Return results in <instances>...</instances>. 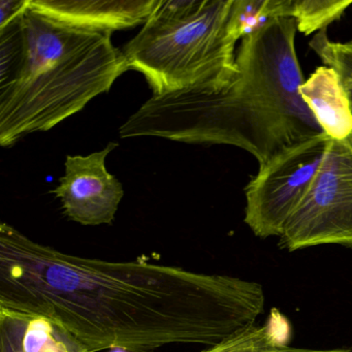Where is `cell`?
Segmentation results:
<instances>
[{
  "label": "cell",
  "mask_w": 352,
  "mask_h": 352,
  "mask_svg": "<svg viewBox=\"0 0 352 352\" xmlns=\"http://www.w3.org/2000/svg\"><path fill=\"white\" fill-rule=\"evenodd\" d=\"M0 308L50 317L88 352L217 345L254 325L263 286L139 258L110 261L40 244L0 224Z\"/></svg>",
  "instance_id": "obj_1"
},
{
  "label": "cell",
  "mask_w": 352,
  "mask_h": 352,
  "mask_svg": "<svg viewBox=\"0 0 352 352\" xmlns=\"http://www.w3.org/2000/svg\"><path fill=\"white\" fill-rule=\"evenodd\" d=\"M294 18H277L241 40L238 75L216 92L153 96L119 129L122 139L157 137L236 146L259 166L282 150L323 133L300 94Z\"/></svg>",
  "instance_id": "obj_2"
},
{
  "label": "cell",
  "mask_w": 352,
  "mask_h": 352,
  "mask_svg": "<svg viewBox=\"0 0 352 352\" xmlns=\"http://www.w3.org/2000/svg\"><path fill=\"white\" fill-rule=\"evenodd\" d=\"M23 52L0 80V145L48 131L110 91L129 71L111 34L65 25L28 11L21 17Z\"/></svg>",
  "instance_id": "obj_3"
},
{
  "label": "cell",
  "mask_w": 352,
  "mask_h": 352,
  "mask_svg": "<svg viewBox=\"0 0 352 352\" xmlns=\"http://www.w3.org/2000/svg\"><path fill=\"white\" fill-rule=\"evenodd\" d=\"M232 0H160L122 52L162 96L216 92L239 73L236 41L226 32Z\"/></svg>",
  "instance_id": "obj_4"
},
{
  "label": "cell",
  "mask_w": 352,
  "mask_h": 352,
  "mask_svg": "<svg viewBox=\"0 0 352 352\" xmlns=\"http://www.w3.org/2000/svg\"><path fill=\"white\" fill-rule=\"evenodd\" d=\"M352 248V133L331 140L324 160L280 236L289 251L318 245Z\"/></svg>",
  "instance_id": "obj_5"
},
{
  "label": "cell",
  "mask_w": 352,
  "mask_h": 352,
  "mask_svg": "<svg viewBox=\"0 0 352 352\" xmlns=\"http://www.w3.org/2000/svg\"><path fill=\"white\" fill-rule=\"evenodd\" d=\"M327 133L290 146L259 166L245 188V222L255 236H281L312 185L329 149Z\"/></svg>",
  "instance_id": "obj_6"
},
{
  "label": "cell",
  "mask_w": 352,
  "mask_h": 352,
  "mask_svg": "<svg viewBox=\"0 0 352 352\" xmlns=\"http://www.w3.org/2000/svg\"><path fill=\"white\" fill-rule=\"evenodd\" d=\"M116 147L118 144L110 143L87 156H67L65 176L52 192L60 199L69 219L86 226L114 221L124 190L107 170L106 158Z\"/></svg>",
  "instance_id": "obj_7"
},
{
  "label": "cell",
  "mask_w": 352,
  "mask_h": 352,
  "mask_svg": "<svg viewBox=\"0 0 352 352\" xmlns=\"http://www.w3.org/2000/svg\"><path fill=\"white\" fill-rule=\"evenodd\" d=\"M160 0H30L28 8L72 28L112 34L145 24Z\"/></svg>",
  "instance_id": "obj_8"
},
{
  "label": "cell",
  "mask_w": 352,
  "mask_h": 352,
  "mask_svg": "<svg viewBox=\"0 0 352 352\" xmlns=\"http://www.w3.org/2000/svg\"><path fill=\"white\" fill-rule=\"evenodd\" d=\"M300 94L323 133L333 140H344L351 135V106L333 69L318 67L300 85Z\"/></svg>",
  "instance_id": "obj_9"
},
{
  "label": "cell",
  "mask_w": 352,
  "mask_h": 352,
  "mask_svg": "<svg viewBox=\"0 0 352 352\" xmlns=\"http://www.w3.org/2000/svg\"><path fill=\"white\" fill-rule=\"evenodd\" d=\"M20 313L23 316L24 352H88L85 345L55 319L44 315Z\"/></svg>",
  "instance_id": "obj_10"
},
{
  "label": "cell",
  "mask_w": 352,
  "mask_h": 352,
  "mask_svg": "<svg viewBox=\"0 0 352 352\" xmlns=\"http://www.w3.org/2000/svg\"><path fill=\"white\" fill-rule=\"evenodd\" d=\"M290 8L292 0H232L226 32L238 42L277 18H290Z\"/></svg>",
  "instance_id": "obj_11"
},
{
  "label": "cell",
  "mask_w": 352,
  "mask_h": 352,
  "mask_svg": "<svg viewBox=\"0 0 352 352\" xmlns=\"http://www.w3.org/2000/svg\"><path fill=\"white\" fill-rule=\"evenodd\" d=\"M352 5V0H292L290 18L305 36L322 32L337 21Z\"/></svg>",
  "instance_id": "obj_12"
},
{
  "label": "cell",
  "mask_w": 352,
  "mask_h": 352,
  "mask_svg": "<svg viewBox=\"0 0 352 352\" xmlns=\"http://www.w3.org/2000/svg\"><path fill=\"white\" fill-rule=\"evenodd\" d=\"M286 346L284 336L267 322L263 327L253 325L201 352H274Z\"/></svg>",
  "instance_id": "obj_13"
},
{
  "label": "cell",
  "mask_w": 352,
  "mask_h": 352,
  "mask_svg": "<svg viewBox=\"0 0 352 352\" xmlns=\"http://www.w3.org/2000/svg\"><path fill=\"white\" fill-rule=\"evenodd\" d=\"M309 45L325 67H331L339 76L352 110V41L331 42L325 30H322L312 38Z\"/></svg>",
  "instance_id": "obj_14"
},
{
  "label": "cell",
  "mask_w": 352,
  "mask_h": 352,
  "mask_svg": "<svg viewBox=\"0 0 352 352\" xmlns=\"http://www.w3.org/2000/svg\"><path fill=\"white\" fill-rule=\"evenodd\" d=\"M22 333L23 316L21 313L0 308V352H24Z\"/></svg>",
  "instance_id": "obj_15"
},
{
  "label": "cell",
  "mask_w": 352,
  "mask_h": 352,
  "mask_svg": "<svg viewBox=\"0 0 352 352\" xmlns=\"http://www.w3.org/2000/svg\"><path fill=\"white\" fill-rule=\"evenodd\" d=\"M30 0H0V28H5L23 15L28 10Z\"/></svg>",
  "instance_id": "obj_16"
},
{
  "label": "cell",
  "mask_w": 352,
  "mask_h": 352,
  "mask_svg": "<svg viewBox=\"0 0 352 352\" xmlns=\"http://www.w3.org/2000/svg\"><path fill=\"white\" fill-rule=\"evenodd\" d=\"M111 352H127V351H125V350H123V349H112V350H111Z\"/></svg>",
  "instance_id": "obj_17"
}]
</instances>
